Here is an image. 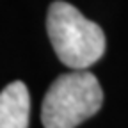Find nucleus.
Masks as SVG:
<instances>
[{"instance_id":"nucleus-1","label":"nucleus","mask_w":128,"mask_h":128,"mask_svg":"<svg viewBox=\"0 0 128 128\" xmlns=\"http://www.w3.org/2000/svg\"><path fill=\"white\" fill-rule=\"evenodd\" d=\"M46 30L57 59L71 70H87L105 54L107 41L102 27L68 2L50 4Z\"/></svg>"},{"instance_id":"nucleus-2","label":"nucleus","mask_w":128,"mask_h":128,"mask_svg":"<svg viewBox=\"0 0 128 128\" xmlns=\"http://www.w3.org/2000/svg\"><path fill=\"white\" fill-rule=\"evenodd\" d=\"M103 91L92 73L73 70L55 78L41 105L44 128H76L102 108Z\"/></svg>"},{"instance_id":"nucleus-3","label":"nucleus","mask_w":128,"mask_h":128,"mask_svg":"<svg viewBox=\"0 0 128 128\" xmlns=\"http://www.w3.org/2000/svg\"><path fill=\"white\" fill-rule=\"evenodd\" d=\"M30 94L22 80L0 91V128H28Z\"/></svg>"}]
</instances>
